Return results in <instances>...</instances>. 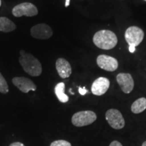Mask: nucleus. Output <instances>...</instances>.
Segmentation results:
<instances>
[{"label": "nucleus", "instance_id": "nucleus-20", "mask_svg": "<svg viewBox=\"0 0 146 146\" xmlns=\"http://www.w3.org/2000/svg\"><path fill=\"white\" fill-rule=\"evenodd\" d=\"M10 146H25L23 143H21V142H14V143H11Z\"/></svg>", "mask_w": 146, "mask_h": 146}, {"label": "nucleus", "instance_id": "nucleus-10", "mask_svg": "<svg viewBox=\"0 0 146 146\" xmlns=\"http://www.w3.org/2000/svg\"><path fill=\"white\" fill-rule=\"evenodd\" d=\"M110 87V81L106 77H100L95 80L91 85V92L95 96H100L106 93Z\"/></svg>", "mask_w": 146, "mask_h": 146}, {"label": "nucleus", "instance_id": "nucleus-9", "mask_svg": "<svg viewBox=\"0 0 146 146\" xmlns=\"http://www.w3.org/2000/svg\"><path fill=\"white\" fill-rule=\"evenodd\" d=\"M116 81L125 94H130L134 88V80L129 73H119L116 76Z\"/></svg>", "mask_w": 146, "mask_h": 146}, {"label": "nucleus", "instance_id": "nucleus-16", "mask_svg": "<svg viewBox=\"0 0 146 146\" xmlns=\"http://www.w3.org/2000/svg\"><path fill=\"white\" fill-rule=\"evenodd\" d=\"M9 91L8 85L5 81V78L0 72V93L1 94H7Z\"/></svg>", "mask_w": 146, "mask_h": 146}, {"label": "nucleus", "instance_id": "nucleus-24", "mask_svg": "<svg viewBox=\"0 0 146 146\" xmlns=\"http://www.w3.org/2000/svg\"><path fill=\"white\" fill-rule=\"evenodd\" d=\"M1 0H0V6H1Z\"/></svg>", "mask_w": 146, "mask_h": 146}, {"label": "nucleus", "instance_id": "nucleus-21", "mask_svg": "<svg viewBox=\"0 0 146 146\" xmlns=\"http://www.w3.org/2000/svg\"><path fill=\"white\" fill-rule=\"evenodd\" d=\"M129 50L131 53H134L135 51V47L133 46H129Z\"/></svg>", "mask_w": 146, "mask_h": 146}, {"label": "nucleus", "instance_id": "nucleus-17", "mask_svg": "<svg viewBox=\"0 0 146 146\" xmlns=\"http://www.w3.org/2000/svg\"><path fill=\"white\" fill-rule=\"evenodd\" d=\"M50 146H72L70 143L66 140H57L52 142Z\"/></svg>", "mask_w": 146, "mask_h": 146}, {"label": "nucleus", "instance_id": "nucleus-14", "mask_svg": "<svg viewBox=\"0 0 146 146\" xmlns=\"http://www.w3.org/2000/svg\"><path fill=\"white\" fill-rule=\"evenodd\" d=\"M65 91V84L61 82V83H58L56 86L55 87L54 91L56 96H57L58 99L62 103H66L68 101L69 98L67 95L64 94Z\"/></svg>", "mask_w": 146, "mask_h": 146}, {"label": "nucleus", "instance_id": "nucleus-13", "mask_svg": "<svg viewBox=\"0 0 146 146\" xmlns=\"http://www.w3.org/2000/svg\"><path fill=\"white\" fill-rule=\"evenodd\" d=\"M16 25L11 20L6 17H0V31L9 33L14 31Z\"/></svg>", "mask_w": 146, "mask_h": 146}, {"label": "nucleus", "instance_id": "nucleus-15", "mask_svg": "<svg viewBox=\"0 0 146 146\" xmlns=\"http://www.w3.org/2000/svg\"><path fill=\"white\" fill-rule=\"evenodd\" d=\"M131 111L134 114H139L146 109V98H141L135 100L131 105Z\"/></svg>", "mask_w": 146, "mask_h": 146}, {"label": "nucleus", "instance_id": "nucleus-2", "mask_svg": "<svg viewBox=\"0 0 146 146\" xmlns=\"http://www.w3.org/2000/svg\"><path fill=\"white\" fill-rule=\"evenodd\" d=\"M94 43L102 50H109L117 45L118 38L114 32L109 30L99 31L94 35Z\"/></svg>", "mask_w": 146, "mask_h": 146}, {"label": "nucleus", "instance_id": "nucleus-25", "mask_svg": "<svg viewBox=\"0 0 146 146\" xmlns=\"http://www.w3.org/2000/svg\"><path fill=\"white\" fill-rule=\"evenodd\" d=\"M144 1H146V0H144Z\"/></svg>", "mask_w": 146, "mask_h": 146}, {"label": "nucleus", "instance_id": "nucleus-19", "mask_svg": "<svg viewBox=\"0 0 146 146\" xmlns=\"http://www.w3.org/2000/svg\"><path fill=\"white\" fill-rule=\"evenodd\" d=\"M109 146H123L121 143L118 141H113L112 143L110 144Z\"/></svg>", "mask_w": 146, "mask_h": 146}, {"label": "nucleus", "instance_id": "nucleus-6", "mask_svg": "<svg viewBox=\"0 0 146 146\" xmlns=\"http://www.w3.org/2000/svg\"><path fill=\"white\" fill-rule=\"evenodd\" d=\"M12 14L16 17H21L23 16L31 17L37 15L38 10L33 3L25 2L16 5L12 9Z\"/></svg>", "mask_w": 146, "mask_h": 146}, {"label": "nucleus", "instance_id": "nucleus-11", "mask_svg": "<svg viewBox=\"0 0 146 146\" xmlns=\"http://www.w3.org/2000/svg\"><path fill=\"white\" fill-rule=\"evenodd\" d=\"M12 83L22 92L27 94L30 91H35L36 86L31 80L26 77H14Z\"/></svg>", "mask_w": 146, "mask_h": 146}, {"label": "nucleus", "instance_id": "nucleus-7", "mask_svg": "<svg viewBox=\"0 0 146 146\" xmlns=\"http://www.w3.org/2000/svg\"><path fill=\"white\" fill-rule=\"evenodd\" d=\"M97 64L100 68L108 72H114L118 67V62L116 58L104 54L97 58Z\"/></svg>", "mask_w": 146, "mask_h": 146}, {"label": "nucleus", "instance_id": "nucleus-18", "mask_svg": "<svg viewBox=\"0 0 146 146\" xmlns=\"http://www.w3.org/2000/svg\"><path fill=\"white\" fill-rule=\"evenodd\" d=\"M87 91L86 89H85V87H78V92H79V94L81 95V96H84V95H85L87 93Z\"/></svg>", "mask_w": 146, "mask_h": 146}, {"label": "nucleus", "instance_id": "nucleus-4", "mask_svg": "<svg viewBox=\"0 0 146 146\" xmlns=\"http://www.w3.org/2000/svg\"><path fill=\"white\" fill-rule=\"evenodd\" d=\"M125 38L129 46L135 47L141 43L144 38V32L139 27L132 26L126 31Z\"/></svg>", "mask_w": 146, "mask_h": 146}, {"label": "nucleus", "instance_id": "nucleus-8", "mask_svg": "<svg viewBox=\"0 0 146 146\" xmlns=\"http://www.w3.org/2000/svg\"><path fill=\"white\" fill-rule=\"evenodd\" d=\"M31 34L33 37L37 39H50L53 35L51 27L45 24H39L33 27L31 29Z\"/></svg>", "mask_w": 146, "mask_h": 146}, {"label": "nucleus", "instance_id": "nucleus-1", "mask_svg": "<svg viewBox=\"0 0 146 146\" xmlns=\"http://www.w3.org/2000/svg\"><path fill=\"white\" fill-rule=\"evenodd\" d=\"M19 62L24 70L32 76H38L42 73L41 64L35 57L24 50L20 52Z\"/></svg>", "mask_w": 146, "mask_h": 146}, {"label": "nucleus", "instance_id": "nucleus-12", "mask_svg": "<svg viewBox=\"0 0 146 146\" xmlns=\"http://www.w3.org/2000/svg\"><path fill=\"white\" fill-rule=\"evenodd\" d=\"M56 68L60 76L62 78H68L72 73L70 63L64 58H60L56 60Z\"/></svg>", "mask_w": 146, "mask_h": 146}, {"label": "nucleus", "instance_id": "nucleus-5", "mask_svg": "<svg viewBox=\"0 0 146 146\" xmlns=\"http://www.w3.org/2000/svg\"><path fill=\"white\" fill-rule=\"evenodd\" d=\"M106 119L111 127L114 129H122L125 125L123 115L116 109H110L106 113Z\"/></svg>", "mask_w": 146, "mask_h": 146}, {"label": "nucleus", "instance_id": "nucleus-22", "mask_svg": "<svg viewBox=\"0 0 146 146\" xmlns=\"http://www.w3.org/2000/svg\"><path fill=\"white\" fill-rule=\"evenodd\" d=\"M70 0H66L65 7H68V5H70Z\"/></svg>", "mask_w": 146, "mask_h": 146}, {"label": "nucleus", "instance_id": "nucleus-23", "mask_svg": "<svg viewBox=\"0 0 146 146\" xmlns=\"http://www.w3.org/2000/svg\"><path fill=\"white\" fill-rule=\"evenodd\" d=\"M142 146H146V141L143 142V144H142Z\"/></svg>", "mask_w": 146, "mask_h": 146}, {"label": "nucleus", "instance_id": "nucleus-3", "mask_svg": "<svg viewBox=\"0 0 146 146\" xmlns=\"http://www.w3.org/2000/svg\"><path fill=\"white\" fill-rule=\"evenodd\" d=\"M97 119L96 114L93 111H81L74 114L72 117V123L75 127H81L94 123Z\"/></svg>", "mask_w": 146, "mask_h": 146}]
</instances>
